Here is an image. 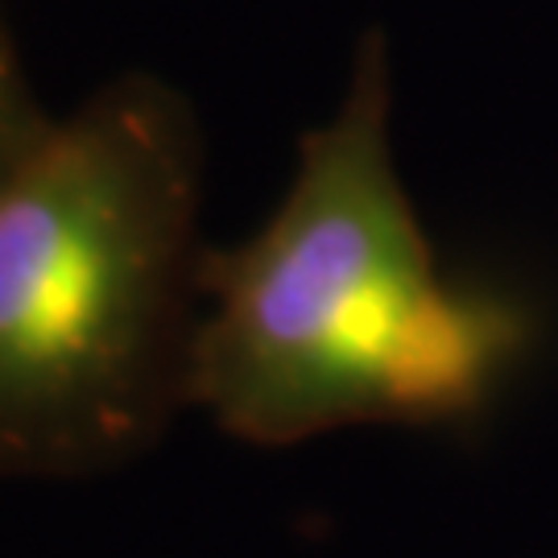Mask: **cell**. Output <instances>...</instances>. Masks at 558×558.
Masks as SVG:
<instances>
[{
    "instance_id": "cell-1",
    "label": "cell",
    "mask_w": 558,
    "mask_h": 558,
    "mask_svg": "<svg viewBox=\"0 0 558 558\" xmlns=\"http://www.w3.org/2000/svg\"><path fill=\"white\" fill-rule=\"evenodd\" d=\"M389 112V46L368 29L336 117L302 133L274 216L203 253L191 410L232 439L463 430L538 348L530 302L439 269L393 166Z\"/></svg>"
},
{
    "instance_id": "cell-2",
    "label": "cell",
    "mask_w": 558,
    "mask_h": 558,
    "mask_svg": "<svg viewBox=\"0 0 558 558\" xmlns=\"http://www.w3.org/2000/svg\"><path fill=\"white\" fill-rule=\"evenodd\" d=\"M199 199L195 112L141 75L0 174V476H100L191 410Z\"/></svg>"
},
{
    "instance_id": "cell-3",
    "label": "cell",
    "mask_w": 558,
    "mask_h": 558,
    "mask_svg": "<svg viewBox=\"0 0 558 558\" xmlns=\"http://www.w3.org/2000/svg\"><path fill=\"white\" fill-rule=\"evenodd\" d=\"M38 117H29V112H21L17 100L9 96V83L0 75V174L17 161V154L29 145V137L38 133Z\"/></svg>"
}]
</instances>
